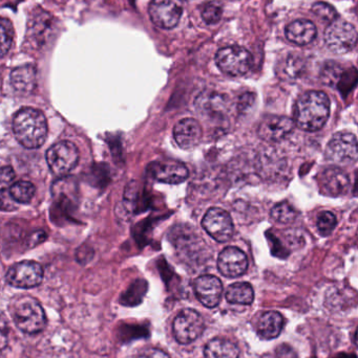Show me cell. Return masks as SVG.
<instances>
[{
	"label": "cell",
	"instance_id": "9",
	"mask_svg": "<svg viewBox=\"0 0 358 358\" xmlns=\"http://www.w3.org/2000/svg\"><path fill=\"white\" fill-rule=\"evenodd\" d=\"M43 269L39 263L34 261H22L16 263L8 269L6 281L10 285L22 289H29L41 284Z\"/></svg>",
	"mask_w": 358,
	"mask_h": 358
},
{
	"label": "cell",
	"instance_id": "7",
	"mask_svg": "<svg viewBox=\"0 0 358 358\" xmlns=\"http://www.w3.org/2000/svg\"><path fill=\"white\" fill-rule=\"evenodd\" d=\"M205 329L203 317L193 309L181 311L174 321V338L180 344H191L201 336Z\"/></svg>",
	"mask_w": 358,
	"mask_h": 358
},
{
	"label": "cell",
	"instance_id": "16",
	"mask_svg": "<svg viewBox=\"0 0 358 358\" xmlns=\"http://www.w3.org/2000/svg\"><path fill=\"white\" fill-rule=\"evenodd\" d=\"M195 106L200 113L206 117H218L227 113L229 103L224 94L212 90H204L195 99Z\"/></svg>",
	"mask_w": 358,
	"mask_h": 358
},
{
	"label": "cell",
	"instance_id": "3",
	"mask_svg": "<svg viewBox=\"0 0 358 358\" xmlns=\"http://www.w3.org/2000/svg\"><path fill=\"white\" fill-rule=\"evenodd\" d=\"M13 317L17 327L27 334H39L46 325L43 308L31 296H23L15 303Z\"/></svg>",
	"mask_w": 358,
	"mask_h": 358
},
{
	"label": "cell",
	"instance_id": "37",
	"mask_svg": "<svg viewBox=\"0 0 358 358\" xmlns=\"http://www.w3.org/2000/svg\"><path fill=\"white\" fill-rule=\"evenodd\" d=\"M180 1H182V0H180ZM184 1H186V0H184Z\"/></svg>",
	"mask_w": 358,
	"mask_h": 358
},
{
	"label": "cell",
	"instance_id": "36",
	"mask_svg": "<svg viewBox=\"0 0 358 358\" xmlns=\"http://www.w3.org/2000/svg\"><path fill=\"white\" fill-rule=\"evenodd\" d=\"M277 358H296V353L287 346H281L277 349Z\"/></svg>",
	"mask_w": 358,
	"mask_h": 358
},
{
	"label": "cell",
	"instance_id": "28",
	"mask_svg": "<svg viewBox=\"0 0 358 358\" xmlns=\"http://www.w3.org/2000/svg\"><path fill=\"white\" fill-rule=\"evenodd\" d=\"M317 227L322 236H329L336 227V215L331 212L321 213L317 217Z\"/></svg>",
	"mask_w": 358,
	"mask_h": 358
},
{
	"label": "cell",
	"instance_id": "6",
	"mask_svg": "<svg viewBox=\"0 0 358 358\" xmlns=\"http://www.w3.org/2000/svg\"><path fill=\"white\" fill-rule=\"evenodd\" d=\"M325 42L331 52L338 55L346 54L357 45V29L348 21L338 18L329 23L326 29Z\"/></svg>",
	"mask_w": 358,
	"mask_h": 358
},
{
	"label": "cell",
	"instance_id": "31",
	"mask_svg": "<svg viewBox=\"0 0 358 358\" xmlns=\"http://www.w3.org/2000/svg\"><path fill=\"white\" fill-rule=\"evenodd\" d=\"M340 75H342V69H340V66L331 63V64L326 65V67H324L322 78H323L324 83L333 86L340 81Z\"/></svg>",
	"mask_w": 358,
	"mask_h": 358
},
{
	"label": "cell",
	"instance_id": "21",
	"mask_svg": "<svg viewBox=\"0 0 358 358\" xmlns=\"http://www.w3.org/2000/svg\"><path fill=\"white\" fill-rule=\"evenodd\" d=\"M283 317L277 311H268L259 320L258 334L265 340H273L283 330Z\"/></svg>",
	"mask_w": 358,
	"mask_h": 358
},
{
	"label": "cell",
	"instance_id": "33",
	"mask_svg": "<svg viewBox=\"0 0 358 358\" xmlns=\"http://www.w3.org/2000/svg\"><path fill=\"white\" fill-rule=\"evenodd\" d=\"M15 179V171L10 166L0 168V191L12 185Z\"/></svg>",
	"mask_w": 358,
	"mask_h": 358
},
{
	"label": "cell",
	"instance_id": "27",
	"mask_svg": "<svg viewBox=\"0 0 358 358\" xmlns=\"http://www.w3.org/2000/svg\"><path fill=\"white\" fill-rule=\"evenodd\" d=\"M296 216H298V213L287 202H282V203L277 204L271 210V217L277 222L284 223V224L292 222L296 218Z\"/></svg>",
	"mask_w": 358,
	"mask_h": 358
},
{
	"label": "cell",
	"instance_id": "5",
	"mask_svg": "<svg viewBox=\"0 0 358 358\" xmlns=\"http://www.w3.org/2000/svg\"><path fill=\"white\" fill-rule=\"evenodd\" d=\"M79 161V151L75 144L69 141H62L50 147L46 152L48 168L54 176L64 178Z\"/></svg>",
	"mask_w": 358,
	"mask_h": 358
},
{
	"label": "cell",
	"instance_id": "34",
	"mask_svg": "<svg viewBox=\"0 0 358 358\" xmlns=\"http://www.w3.org/2000/svg\"><path fill=\"white\" fill-rule=\"evenodd\" d=\"M8 327L6 319L0 315V352L8 346Z\"/></svg>",
	"mask_w": 358,
	"mask_h": 358
},
{
	"label": "cell",
	"instance_id": "32",
	"mask_svg": "<svg viewBox=\"0 0 358 358\" xmlns=\"http://www.w3.org/2000/svg\"><path fill=\"white\" fill-rule=\"evenodd\" d=\"M18 202L15 201L8 189L0 191V210L2 212H13L18 208Z\"/></svg>",
	"mask_w": 358,
	"mask_h": 358
},
{
	"label": "cell",
	"instance_id": "4",
	"mask_svg": "<svg viewBox=\"0 0 358 358\" xmlns=\"http://www.w3.org/2000/svg\"><path fill=\"white\" fill-rule=\"evenodd\" d=\"M216 62L225 75L240 77L250 71L254 59L246 48L233 45L221 48L216 52Z\"/></svg>",
	"mask_w": 358,
	"mask_h": 358
},
{
	"label": "cell",
	"instance_id": "11",
	"mask_svg": "<svg viewBox=\"0 0 358 358\" xmlns=\"http://www.w3.org/2000/svg\"><path fill=\"white\" fill-rule=\"evenodd\" d=\"M202 225L210 237L221 243L228 241L233 237V219L229 213L223 208H209L202 220Z\"/></svg>",
	"mask_w": 358,
	"mask_h": 358
},
{
	"label": "cell",
	"instance_id": "19",
	"mask_svg": "<svg viewBox=\"0 0 358 358\" xmlns=\"http://www.w3.org/2000/svg\"><path fill=\"white\" fill-rule=\"evenodd\" d=\"M286 37L296 45H307L317 37V27L312 21L298 19L287 25Z\"/></svg>",
	"mask_w": 358,
	"mask_h": 358
},
{
	"label": "cell",
	"instance_id": "13",
	"mask_svg": "<svg viewBox=\"0 0 358 358\" xmlns=\"http://www.w3.org/2000/svg\"><path fill=\"white\" fill-rule=\"evenodd\" d=\"M218 268L225 277H241L248 268L247 256L240 248L233 246L225 248L219 256Z\"/></svg>",
	"mask_w": 358,
	"mask_h": 358
},
{
	"label": "cell",
	"instance_id": "10",
	"mask_svg": "<svg viewBox=\"0 0 358 358\" xmlns=\"http://www.w3.org/2000/svg\"><path fill=\"white\" fill-rule=\"evenodd\" d=\"M149 16L153 24L160 29H174L182 16L180 0H151L149 8Z\"/></svg>",
	"mask_w": 358,
	"mask_h": 358
},
{
	"label": "cell",
	"instance_id": "22",
	"mask_svg": "<svg viewBox=\"0 0 358 358\" xmlns=\"http://www.w3.org/2000/svg\"><path fill=\"white\" fill-rule=\"evenodd\" d=\"M205 358H239L237 345L224 338H214L208 343L204 351Z\"/></svg>",
	"mask_w": 358,
	"mask_h": 358
},
{
	"label": "cell",
	"instance_id": "8",
	"mask_svg": "<svg viewBox=\"0 0 358 358\" xmlns=\"http://www.w3.org/2000/svg\"><path fill=\"white\" fill-rule=\"evenodd\" d=\"M326 159L334 164L355 163L357 161V140L354 134L338 132L332 136L326 149Z\"/></svg>",
	"mask_w": 358,
	"mask_h": 358
},
{
	"label": "cell",
	"instance_id": "23",
	"mask_svg": "<svg viewBox=\"0 0 358 358\" xmlns=\"http://www.w3.org/2000/svg\"><path fill=\"white\" fill-rule=\"evenodd\" d=\"M225 298L233 304H252L254 299V288L249 283H245V282L233 284L227 288Z\"/></svg>",
	"mask_w": 358,
	"mask_h": 358
},
{
	"label": "cell",
	"instance_id": "29",
	"mask_svg": "<svg viewBox=\"0 0 358 358\" xmlns=\"http://www.w3.org/2000/svg\"><path fill=\"white\" fill-rule=\"evenodd\" d=\"M312 12L315 13V16L327 23L333 22L338 18L336 8L326 2H317L313 4Z\"/></svg>",
	"mask_w": 358,
	"mask_h": 358
},
{
	"label": "cell",
	"instance_id": "35",
	"mask_svg": "<svg viewBox=\"0 0 358 358\" xmlns=\"http://www.w3.org/2000/svg\"><path fill=\"white\" fill-rule=\"evenodd\" d=\"M136 358H170L167 353L159 349H149V350L143 351Z\"/></svg>",
	"mask_w": 358,
	"mask_h": 358
},
{
	"label": "cell",
	"instance_id": "24",
	"mask_svg": "<svg viewBox=\"0 0 358 358\" xmlns=\"http://www.w3.org/2000/svg\"><path fill=\"white\" fill-rule=\"evenodd\" d=\"M8 191L15 201L18 203H29L33 199L35 187L29 181L21 180L13 183Z\"/></svg>",
	"mask_w": 358,
	"mask_h": 358
},
{
	"label": "cell",
	"instance_id": "18",
	"mask_svg": "<svg viewBox=\"0 0 358 358\" xmlns=\"http://www.w3.org/2000/svg\"><path fill=\"white\" fill-rule=\"evenodd\" d=\"M151 172L156 180L170 185H179L188 178L187 168L183 164L176 162L155 164Z\"/></svg>",
	"mask_w": 358,
	"mask_h": 358
},
{
	"label": "cell",
	"instance_id": "30",
	"mask_svg": "<svg viewBox=\"0 0 358 358\" xmlns=\"http://www.w3.org/2000/svg\"><path fill=\"white\" fill-rule=\"evenodd\" d=\"M222 8L216 3H209L205 6L202 10V18L207 24H216L222 18Z\"/></svg>",
	"mask_w": 358,
	"mask_h": 358
},
{
	"label": "cell",
	"instance_id": "1",
	"mask_svg": "<svg viewBox=\"0 0 358 358\" xmlns=\"http://www.w3.org/2000/svg\"><path fill=\"white\" fill-rule=\"evenodd\" d=\"M330 115V100L323 92H308L303 94L294 109V124L304 131L322 129Z\"/></svg>",
	"mask_w": 358,
	"mask_h": 358
},
{
	"label": "cell",
	"instance_id": "17",
	"mask_svg": "<svg viewBox=\"0 0 358 358\" xmlns=\"http://www.w3.org/2000/svg\"><path fill=\"white\" fill-rule=\"evenodd\" d=\"M174 138L180 148L184 150L195 148L202 138V129L195 119H183L174 128Z\"/></svg>",
	"mask_w": 358,
	"mask_h": 358
},
{
	"label": "cell",
	"instance_id": "25",
	"mask_svg": "<svg viewBox=\"0 0 358 358\" xmlns=\"http://www.w3.org/2000/svg\"><path fill=\"white\" fill-rule=\"evenodd\" d=\"M303 71H304V61L298 56L290 55L282 64V73L285 79H296L302 75Z\"/></svg>",
	"mask_w": 358,
	"mask_h": 358
},
{
	"label": "cell",
	"instance_id": "20",
	"mask_svg": "<svg viewBox=\"0 0 358 358\" xmlns=\"http://www.w3.org/2000/svg\"><path fill=\"white\" fill-rule=\"evenodd\" d=\"M11 85L19 96H27L36 85V69L32 65L17 67L11 73Z\"/></svg>",
	"mask_w": 358,
	"mask_h": 358
},
{
	"label": "cell",
	"instance_id": "15",
	"mask_svg": "<svg viewBox=\"0 0 358 358\" xmlns=\"http://www.w3.org/2000/svg\"><path fill=\"white\" fill-rule=\"evenodd\" d=\"M319 187L325 195L338 197L344 195L350 187V178L346 172L338 167L324 170L319 178Z\"/></svg>",
	"mask_w": 358,
	"mask_h": 358
},
{
	"label": "cell",
	"instance_id": "2",
	"mask_svg": "<svg viewBox=\"0 0 358 358\" xmlns=\"http://www.w3.org/2000/svg\"><path fill=\"white\" fill-rule=\"evenodd\" d=\"M15 138L27 149H37L46 142L48 122L41 111L35 108L20 109L13 120Z\"/></svg>",
	"mask_w": 358,
	"mask_h": 358
},
{
	"label": "cell",
	"instance_id": "26",
	"mask_svg": "<svg viewBox=\"0 0 358 358\" xmlns=\"http://www.w3.org/2000/svg\"><path fill=\"white\" fill-rule=\"evenodd\" d=\"M13 31L12 24L6 18H0V58L6 56L12 45Z\"/></svg>",
	"mask_w": 358,
	"mask_h": 358
},
{
	"label": "cell",
	"instance_id": "14",
	"mask_svg": "<svg viewBox=\"0 0 358 358\" xmlns=\"http://www.w3.org/2000/svg\"><path fill=\"white\" fill-rule=\"evenodd\" d=\"M195 292L204 306L214 308L218 306L222 298V282L214 275H201L195 280Z\"/></svg>",
	"mask_w": 358,
	"mask_h": 358
},
{
	"label": "cell",
	"instance_id": "12",
	"mask_svg": "<svg viewBox=\"0 0 358 358\" xmlns=\"http://www.w3.org/2000/svg\"><path fill=\"white\" fill-rule=\"evenodd\" d=\"M294 120L284 115H268L259 126L258 134L266 142H280L294 131Z\"/></svg>",
	"mask_w": 358,
	"mask_h": 358
}]
</instances>
